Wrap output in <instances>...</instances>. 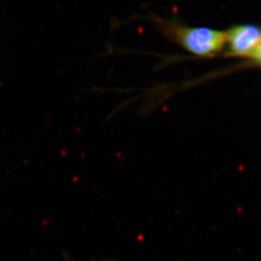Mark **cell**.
I'll use <instances>...</instances> for the list:
<instances>
[{
	"label": "cell",
	"mask_w": 261,
	"mask_h": 261,
	"mask_svg": "<svg viewBox=\"0 0 261 261\" xmlns=\"http://www.w3.org/2000/svg\"><path fill=\"white\" fill-rule=\"evenodd\" d=\"M252 59H254V61L261 66V45L259 47L255 50V53L253 54V56H252Z\"/></svg>",
	"instance_id": "obj_3"
},
{
	"label": "cell",
	"mask_w": 261,
	"mask_h": 261,
	"mask_svg": "<svg viewBox=\"0 0 261 261\" xmlns=\"http://www.w3.org/2000/svg\"><path fill=\"white\" fill-rule=\"evenodd\" d=\"M172 36L188 51L202 57L214 56L226 43L225 32L208 28L175 27Z\"/></svg>",
	"instance_id": "obj_1"
},
{
	"label": "cell",
	"mask_w": 261,
	"mask_h": 261,
	"mask_svg": "<svg viewBox=\"0 0 261 261\" xmlns=\"http://www.w3.org/2000/svg\"><path fill=\"white\" fill-rule=\"evenodd\" d=\"M230 56L251 57L261 45V28L253 24H240L225 32Z\"/></svg>",
	"instance_id": "obj_2"
}]
</instances>
